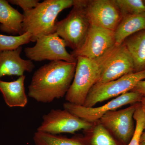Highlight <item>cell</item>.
<instances>
[{
    "mask_svg": "<svg viewBox=\"0 0 145 145\" xmlns=\"http://www.w3.org/2000/svg\"><path fill=\"white\" fill-rule=\"evenodd\" d=\"M138 103L105 114L100 120L101 124L110 133L124 143L130 141L135 131L133 115Z\"/></svg>",
    "mask_w": 145,
    "mask_h": 145,
    "instance_id": "11",
    "label": "cell"
},
{
    "mask_svg": "<svg viewBox=\"0 0 145 145\" xmlns=\"http://www.w3.org/2000/svg\"><path fill=\"white\" fill-rule=\"evenodd\" d=\"M24 19L23 14L9 5L8 1L0 0V30L13 35H21Z\"/></svg>",
    "mask_w": 145,
    "mask_h": 145,
    "instance_id": "15",
    "label": "cell"
},
{
    "mask_svg": "<svg viewBox=\"0 0 145 145\" xmlns=\"http://www.w3.org/2000/svg\"><path fill=\"white\" fill-rule=\"evenodd\" d=\"M133 118L136 121L135 131L128 145H140L141 136L145 128V116L142 110L138 103Z\"/></svg>",
    "mask_w": 145,
    "mask_h": 145,
    "instance_id": "22",
    "label": "cell"
},
{
    "mask_svg": "<svg viewBox=\"0 0 145 145\" xmlns=\"http://www.w3.org/2000/svg\"><path fill=\"white\" fill-rule=\"evenodd\" d=\"M140 145H145V140L140 143Z\"/></svg>",
    "mask_w": 145,
    "mask_h": 145,
    "instance_id": "27",
    "label": "cell"
},
{
    "mask_svg": "<svg viewBox=\"0 0 145 145\" xmlns=\"http://www.w3.org/2000/svg\"><path fill=\"white\" fill-rule=\"evenodd\" d=\"M83 131L89 137L91 145H117L111 134L99 121L93 123L91 127Z\"/></svg>",
    "mask_w": 145,
    "mask_h": 145,
    "instance_id": "18",
    "label": "cell"
},
{
    "mask_svg": "<svg viewBox=\"0 0 145 145\" xmlns=\"http://www.w3.org/2000/svg\"><path fill=\"white\" fill-rule=\"evenodd\" d=\"M142 97L140 93L130 91L116 97L102 106L97 107H87L68 102L64 103L63 107L79 118L93 123L99 121L109 112L116 110L126 105L140 103Z\"/></svg>",
    "mask_w": 145,
    "mask_h": 145,
    "instance_id": "8",
    "label": "cell"
},
{
    "mask_svg": "<svg viewBox=\"0 0 145 145\" xmlns=\"http://www.w3.org/2000/svg\"><path fill=\"white\" fill-rule=\"evenodd\" d=\"M123 43L132 58L135 72L145 70V30L133 34Z\"/></svg>",
    "mask_w": 145,
    "mask_h": 145,
    "instance_id": "17",
    "label": "cell"
},
{
    "mask_svg": "<svg viewBox=\"0 0 145 145\" xmlns=\"http://www.w3.org/2000/svg\"><path fill=\"white\" fill-rule=\"evenodd\" d=\"M86 0H73L72 8L67 17L56 21L55 32L72 51L82 46L91 24L86 11Z\"/></svg>",
    "mask_w": 145,
    "mask_h": 145,
    "instance_id": "4",
    "label": "cell"
},
{
    "mask_svg": "<svg viewBox=\"0 0 145 145\" xmlns=\"http://www.w3.org/2000/svg\"><path fill=\"white\" fill-rule=\"evenodd\" d=\"M121 45L116 44L98 59H91L82 57L76 58L75 75L65 96L68 103L83 105L89 91L99 80L103 68L116 53Z\"/></svg>",
    "mask_w": 145,
    "mask_h": 145,
    "instance_id": "2",
    "label": "cell"
},
{
    "mask_svg": "<svg viewBox=\"0 0 145 145\" xmlns=\"http://www.w3.org/2000/svg\"><path fill=\"white\" fill-rule=\"evenodd\" d=\"M145 140V131H144L143 133L142 134V136H141V140H140V142H142Z\"/></svg>",
    "mask_w": 145,
    "mask_h": 145,
    "instance_id": "26",
    "label": "cell"
},
{
    "mask_svg": "<svg viewBox=\"0 0 145 145\" xmlns=\"http://www.w3.org/2000/svg\"><path fill=\"white\" fill-rule=\"evenodd\" d=\"M8 2L20 7L23 9L24 13L31 10L40 3L39 0H9Z\"/></svg>",
    "mask_w": 145,
    "mask_h": 145,
    "instance_id": "23",
    "label": "cell"
},
{
    "mask_svg": "<svg viewBox=\"0 0 145 145\" xmlns=\"http://www.w3.org/2000/svg\"><path fill=\"white\" fill-rule=\"evenodd\" d=\"M144 3H145V0H144Z\"/></svg>",
    "mask_w": 145,
    "mask_h": 145,
    "instance_id": "28",
    "label": "cell"
},
{
    "mask_svg": "<svg viewBox=\"0 0 145 145\" xmlns=\"http://www.w3.org/2000/svg\"><path fill=\"white\" fill-rule=\"evenodd\" d=\"M116 2L123 16L145 12L144 0H116Z\"/></svg>",
    "mask_w": 145,
    "mask_h": 145,
    "instance_id": "21",
    "label": "cell"
},
{
    "mask_svg": "<svg viewBox=\"0 0 145 145\" xmlns=\"http://www.w3.org/2000/svg\"><path fill=\"white\" fill-rule=\"evenodd\" d=\"M140 105L141 108L145 116V96L143 97L142 98V100L140 103ZM145 131V128L144 131Z\"/></svg>",
    "mask_w": 145,
    "mask_h": 145,
    "instance_id": "25",
    "label": "cell"
},
{
    "mask_svg": "<svg viewBox=\"0 0 145 145\" xmlns=\"http://www.w3.org/2000/svg\"><path fill=\"white\" fill-rule=\"evenodd\" d=\"M73 0H45L36 7L24 13L22 34H31V42L55 33L56 19L60 12L72 6Z\"/></svg>",
    "mask_w": 145,
    "mask_h": 145,
    "instance_id": "3",
    "label": "cell"
},
{
    "mask_svg": "<svg viewBox=\"0 0 145 145\" xmlns=\"http://www.w3.org/2000/svg\"><path fill=\"white\" fill-rule=\"evenodd\" d=\"M25 79V75H24L12 82L0 80V91L8 106L23 108L27 105L28 99L24 87Z\"/></svg>",
    "mask_w": 145,
    "mask_h": 145,
    "instance_id": "14",
    "label": "cell"
},
{
    "mask_svg": "<svg viewBox=\"0 0 145 145\" xmlns=\"http://www.w3.org/2000/svg\"><path fill=\"white\" fill-rule=\"evenodd\" d=\"M86 11L92 25L114 31L123 17L116 0L87 1Z\"/></svg>",
    "mask_w": 145,
    "mask_h": 145,
    "instance_id": "10",
    "label": "cell"
},
{
    "mask_svg": "<svg viewBox=\"0 0 145 145\" xmlns=\"http://www.w3.org/2000/svg\"><path fill=\"white\" fill-rule=\"evenodd\" d=\"M145 80V70L129 73L109 82L92 87L83 106L92 107L96 104L131 91L140 81Z\"/></svg>",
    "mask_w": 145,
    "mask_h": 145,
    "instance_id": "5",
    "label": "cell"
},
{
    "mask_svg": "<svg viewBox=\"0 0 145 145\" xmlns=\"http://www.w3.org/2000/svg\"><path fill=\"white\" fill-rule=\"evenodd\" d=\"M116 44L114 31L91 25L82 46L71 54L75 58L94 59L103 56Z\"/></svg>",
    "mask_w": 145,
    "mask_h": 145,
    "instance_id": "9",
    "label": "cell"
},
{
    "mask_svg": "<svg viewBox=\"0 0 145 145\" xmlns=\"http://www.w3.org/2000/svg\"><path fill=\"white\" fill-rule=\"evenodd\" d=\"M31 35L28 32L18 36L0 34V52L13 50L31 42Z\"/></svg>",
    "mask_w": 145,
    "mask_h": 145,
    "instance_id": "20",
    "label": "cell"
},
{
    "mask_svg": "<svg viewBox=\"0 0 145 145\" xmlns=\"http://www.w3.org/2000/svg\"><path fill=\"white\" fill-rule=\"evenodd\" d=\"M93 123L81 119L67 110H51L42 117V122L37 129L39 132L52 135L62 133L74 134L80 130L89 129Z\"/></svg>",
    "mask_w": 145,
    "mask_h": 145,
    "instance_id": "7",
    "label": "cell"
},
{
    "mask_svg": "<svg viewBox=\"0 0 145 145\" xmlns=\"http://www.w3.org/2000/svg\"><path fill=\"white\" fill-rule=\"evenodd\" d=\"M142 30H145V12L123 16L114 31L116 44H121L128 37Z\"/></svg>",
    "mask_w": 145,
    "mask_h": 145,
    "instance_id": "16",
    "label": "cell"
},
{
    "mask_svg": "<svg viewBox=\"0 0 145 145\" xmlns=\"http://www.w3.org/2000/svg\"><path fill=\"white\" fill-rule=\"evenodd\" d=\"M76 63L53 61L34 72L28 96L38 103H49L66 95L73 80Z\"/></svg>",
    "mask_w": 145,
    "mask_h": 145,
    "instance_id": "1",
    "label": "cell"
},
{
    "mask_svg": "<svg viewBox=\"0 0 145 145\" xmlns=\"http://www.w3.org/2000/svg\"><path fill=\"white\" fill-rule=\"evenodd\" d=\"M131 91L140 93L143 97L145 96V80L138 82Z\"/></svg>",
    "mask_w": 145,
    "mask_h": 145,
    "instance_id": "24",
    "label": "cell"
},
{
    "mask_svg": "<svg viewBox=\"0 0 145 145\" xmlns=\"http://www.w3.org/2000/svg\"><path fill=\"white\" fill-rule=\"evenodd\" d=\"M33 139L35 145H83L75 137L68 138L37 131Z\"/></svg>",
    "mask_w": 145,
    "mask_h": 145,
    "instance_id": "19",
    "label": "cell"
},
{
    "mask_svg": "<svg viewBox=\"0 0 145 145\" xmlns=\"http://www.w3.org/2000/svg\"><path fill=\"white\" fill-rule=\"evenodd\" d=\"M22 47L14 50L0 52V78L3 76L20 77L27 72H31L35 67L32 61L21 58Z\"/></svg>",
    "mask_w": 145,
    "mask_h": 145,
    "instance_id": "13",
    "label": "cell"
},
{
    "mask_svg": "<svg viewBox=\"0 0 145 145\" xmlns=\"http://www.w3.org/2000/svg\"><path fill=\"white\" fill-rule=\"evenodd\" d=\"M34 46L25 48V56L35 61L48 60L76 63L77 59L67 50L65 42L56 33L40 37Z\"/></svg>",
    "mask_w": 145,
    "mask_h": 145,
    "instance_id": "6",
    "label": "cell"
},
{
    "mask_svg": "<svg viewBox=\"0 0 145 145\" xmlns=\"http://www.w3.org/2000/svg\"><path fill=\"white\" fill-rule=\"evenodd\" d=\"M133 72L135 69L133 61L123 43L103 68L96 84L109 82Z\"/></svg>",
    "mask_w": 145,
    "mask_h": 145,
    "instance_id": "12",
    "label": "cell"
}]
</instances>
